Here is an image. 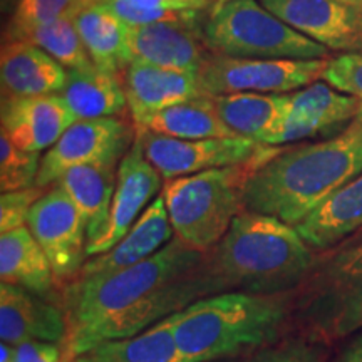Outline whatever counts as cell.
<instances>
[{
	"label": "cell",
	"mask_w": 362,
	"mask_h": 362,
	"mask_svg": "<svg viewBox=\"0 0 362 362\" xmlns=\"http://www.w3.org/2000/svg\"><path fill=\"white\" fill-rule=\"evenodd\" d=\"M66 336L64 310L45 297L16 287L0 285V339L11 346L42 341L61 344Z\"/></svg>",
	"instance_id": "cell-19"
},
{
	"label": "cell",
	"mask_w": 362,
	"mask_h": 362,
	"mask_svg": "<svg viewBox=\"0 0 362 362\" xmlns=\"http://www.w3.org/2000/svg\"><path fill=\"white\" fill-rule=\"evenodd\" d=\"M47 189L42 187H33L17 192L2 193L0 197V232L6 233L11 230L27 225V216Z\"/></svg>",
	"instance_id": "cell-34"
},
{
	"label": "cell",
	"mask_w": 362,
	"mask_h": 362,
	"mask_svg": "<svg viewBox=\"0 0 362 362\" xmlns=\"http://www.w3.org/2000/svg\"><path fill=\"white\" fill-rule=\"evenodd\" d=\"M117 166L119 165L112 163L74 166L54 183L64 189L83 216L88 232V247L98 242L106 232L116 188Z\"/></svg>",
	"instance_id": "cell-22"
},
{
	"label": "cell",
	"mask_w": 362,
	"mask_h": 362,
	"mask_svg": "<svg viewBox=\"0 0 362 362\" xmlns=\"http://www.w3.org/2000/svg\"><path fill=\"white\" fill-rule=\"evenodd\" d=\"M136 139V129L119 117L78 119L40 160L37 187H52L81 165H119Z\"/></svg>",
	"instance_id": "cell-9"
},
{
	"label": "cell",
	"mask_w": 362,
	"mask_h": 362,
	"mask_svg": "<svg viewBox=\"0 0 362 362\" xmlns=\"http://www.w3.org/2000/svg\"><path fill=\"white\" fill-rule=\"evenodd\" d=\"M2 96L59 94L67 81V69L37 45L7 39L0 52Z\"/></svg>",
	"instance_id": "cell-20"
},
{
	"label": "cell",
	"mask_w": 362,
	"mask_h": 362,
	"mask_svg": "<svg viewBox=\"0 0 362 362\" xmlns=\"http://www.w3.org/2000/svg\"><path fill=\"white\" fill-rule=\"evenodd\" d=\"M297 33L329 51L362 52V8L339 0H260Z\"/></svg>",
	"instance_id": "cell-13"
},
{
	"label": "cell",
	"mask_w": 362,
	"mask_h": 362,
	"mask_svg": "<svg viewBox=\"0 0 362 362\" xmlns=\"http://www.w3.org/2000/svg\"><path fill=\"white\" fill-rule=\"evenodd\" d=\"M0 280L40 297H49L56 277L47 255L25 226L0 235Z\"/></svg>",
	"instance_id": "cell-23"
},
{
	"label": "cell",
	"mask_w": 362,
	"mask_h": 362,
	"mask_svg": "<svg viewBox=\"0 0 362 362\" xmlns=\"http://www.w3.org/2000/svg\"><path fill=\"white\" fill-rule=\"evenodd\" d=\"M214 54L237 59H329V49L297 33L260 0H216L202 27Z\"/></svg>",
	"instance_id": "cell-7"
},
{
	"label": "cell",
	"mask_w": 362,
	"mask_h": 362,
	"mask_svg": "<svg viewBox=\"0 0 362 362\" xmlns=\"http://www.w3.org/2000/svg\"><path fill=\"white\" fill-rule=\"evenodd\" d=\"M297 232L312 250H329L362 228V173L334 192L298 223Z\"/></svg>",
	"instance_id": "cell-21"
},
{
	"label": "cell",
	"mask_w": 362,
	"mask_h": 362,
	"mask_svg": "<svg viewBox=\"0 0 362 362\" xmlns=\"http://www.w3.org/2000/svg\"><path fill=\"white\" fill-rule=\"evenodd\" d=\"M74 362H181L173 315L136 336L106 341L72 359Z\"/></svg>",
	"instance_id": "cell-28"
},
{
	"label": "cell",
	"mask_w": 362,
	"mask_h": 362,
	"mask_svg": "<svg viewBox=\"0 0 362 362\" xmlns=\"http://www.w3.org/2000/svg\"><path fill=\"white\" fill-rule=\"evenodd\" d=\"M362 112V101L327 83H317L285 94L284 123L274 146L292 144L319 134H339Z\"/></svg>",
	"instance_id": "cell-12"
},
{
	"label": "cell",
	"mask_w": 362,
	"mask_h": 362,
	"mask_svg": "<svg viewBox=\"0 0 362 362\" xmlns=\"http://www.w3.org/2000/svg\"><path fill=\"white\" fill-rule=\"evenodd\" d=\"M98 2L101 0H17L8 29L40 25L61 19L74 21L84 8Z\"/></svg>",
	"instance_id": "cell-31"
},
{
	"label": "cell",
	"mask_w": 362,
	"mask_h": 362,
	"mask_svg": "<svg viewBox=\"0 0 362 362\" xmlns=\"http://www.w3.org/2000/svg\"><path fill=\"white\" fill-rule=\"evenodd\" d=\"M327 344L314 341L298 334L297 337H285L265 347L248 362H325Z\"/></svg>",
	"instance_id": "cell-32"
},
{
	"label": "cell",
	"mask_w": 362,
	"mask_h": 362,
	"mask_svg": "<svg viewBox=\"0 0 362 362\" xmlns=\"http://www.w3.org/2000/svg\"><path fill=\"white\" fill-rule=\"evenodd\" d=\"M291 304V322L314 341L332 344L362 329V237L312 269Z\"/></svg>",
	"instance_id": "cell-6"
},
{
	"label": "cell",
	"mask_w": 362,
	"mask_h": 362,
	"mask_svg": "<svg viewBox=\"0 0 362 362\" xmlns=\"http://www.w3.org/2000/svg\"><path fill=\"white\" fill-rule=\"evenodd\" d=\"M27 228L51 262L56 284L69 285L88 260V232L64 189L52 185L35 202L27 216Z\"/></svg>",
	"instance_id": "cell-10"
},
{
	"label": "cell",
	"mask_w": 362,
	"mask_h": 362,
	"mask_svg": "<svg viewBox=\"0 0 362 362\" xmlns=\"http://www.w3.org/2000/svg\"><path fill=\"white\" fill-rule=\"evenodd\" d=\"M221 292L206 253L176 237L141 264L72 280L62 292V361L76 359L101 342L136 336L193 302Z\"/></svg>",
	"instance_id": "cell-1"
},
{
	"label": "cell",
	"mask_w": 362,
	"mask_h": 362,
	"mask_svg": "<svg viewBox=\"0 0 362 362\" xmlns=\"http://www.w3.org/2000/svg\"><path fill=\"white\" fill-rule=\"evenodd\" d=\"M2 133L25 151L52 148L76 116L59 94L2 96Z\"/></svg>",
	"instance_id": "cell-16"
},
{
	"label": "cell",
	"mask_w": 362,
	"mask_h": 362,
	"mask_svg": "<svg viewBox=\"0 0 362 362\" xmlns=\"http://www.w3.org/2000/svg\"><path fill=\"white\" fill-rule=\"evenodd\" d=\"M223 123L237 136L274 146L284 123L285 94L237 93L214 96Z\"/></svg>",
	"instance_id": "cell-25"
},
{
	"label": "cell",
	"mask_w": 362,
	"mask_h": 362,
	"mask_svg": "<svg viewBox=\"0 0 362 362\" xmlns=\"http://www.w3.org/2000/svg\"><path fill=\"white\" fill-rule=\"evenodd\" d=\"M322 79L341 93L362 101V52L341 54L329 59Z\"/></svg>",
	"instance_id": "cell-33"
},
{
	"label": "cell",
	"mask_w": 362,
	"mask_h": 362,
	"mask_svg": "<svg viewBox=\"0 0 362 362\" xmlns=\"http://www.w3.org/2000/svg\"><path fill=\"white\" fill-rule=\"evenodd\" d=\"M143 144L144 156L165 180L180 178L202 171L243 165L260 155L265 144L253 139L232 138L176 139L170 136L136 131Z\"/></svg>",
	"instance_id": "cell-11"
},
{
	"label": "cell",
	"mask_w": 362,
	"mask_h": 362,
	"mask_svg": "<svg viewBox=\"0 0 362 362\" xmlns=\"http://www.w3.org/2000/svg\"><path fill=\"white\" fill-rule=\"evenodd\" d=\"M13 347L12 362H62L61 344L29 341Z\"/></svg>",
	"instance_id": "cell-35"
},
{
	"label": "cell",
	"mask_w": 362,
	"mask_h": 362,
	"mask_svg": "<svg viewBox=\"0 0 362 362\" xmlns=\"http://www.w3.org/2000/svg\"><path fill=\"white\" fill-rule=\"evenodd\" d=\"M121 79H123L128 110L134 126L158 111L205 96L200 78L194 72L131 62Z\"/></svg>",
	"instance_id": "cell-18"
},
{
	"label": "cell",
	"mask_w": 362,
	"mask_h": 362,
	"mask_svg": "<svg viewBox=\"0 0 362 362\" xmlns=\"http://www.w3.org/2000/svg\"><path fill=\"white\" fill-rule=\"evenodd\" d=\"M138 8H166V11H203L208 0H126Z\"/></svg>",
	"instance_id": "cell-36"
},
{
	"label": "cell",
	"mask_w": 362,
	"mask_h": 362,
	"mask_svg": "<svg viewBox=\"0 0 362 362\" xmlns=\"http://www.w3.org/2000/svg\"><path fill=\"white\" fill-rule=\"evenodd\" d=\"M339 2L349 4V6H354V7L362 8V0H339Z\"/></svg>",
	"instance_id": "cell-38"
},
{
	"label": "cell",
	"mask_w": 362,
	"mask_h": 362,
	"mask_svg": "<svg viewBox=\"0 0 362 362\" xmlns=\"http://www.w3.org/2000/svg\"><path fill=\"white\" fill-rule=\"evenodd\" d=\"M39 153L25 151L0 134V188L2 193L37 187L40 168Z\"/></svg>",
	"instance_id": "cell-30"
},
{
	"label": "cell",
	"mask_w": 362,
	"mask_h": 362,
	"mask_svg": "<svg viewBox=\"0 0 362 362\" xmlns=\"http://www.w3.org/2000/svg\"><path fill=\"white\" fill-rule=\"evenodd\" d=\"M74 24L94 66L123 76L124 69L129 66L126 45L128 24L103 0L84 8L74 19Z\"/></svg>",
	"instance_id": "cell-26"
},
{
	"label": "cell",
	"mask_w": 362,
	"mask_h": 362,
	"mask_svg": "<svg viewBox=\"0 0 362 362\" xmlns=\"http://www.w3.org/2000/svg\"><path fill=\"white\" fill-rule=\"evenodd\" d=\"M62 362H74V361H62Z\"/></svg>",
	"instance_id": "cell-39"
},
{
	"label": "cell",
	"mask_w": 362,
	"mask_h": 362,
	"mask_svg": "<svg viewBox=\"0 0 362 362\" xmlns=\"http://www.w3.org/2000/svg\"><path fill=\"white\" fill-rule=\"evenodd\" d=\"M161 178L160 171L144 156L143 144L136 136L133 146L117 166L116 188L112 194L106 232L98 242L88 247V257L111 250L129 232L131 226L160 192Z\"/></svg>",
	"instance_id": "cell-14"
},
{
	"label": "cell",
	"mask_w": 362,
	"mask_h": 362,
	"mask_svg": "<svg viewBox=\"0 0 362 362\" xmlns=\"http://www.w3.org/2000/svg\"><path fill=\"white\" fill-rule=\"evenodd\" d=\"M59 96L64 99L76 119L117 117L128 110L121 76L98 66L67 71L66 86Z\"/></svg>",
	"instance_id": "cell-24"
},
{
	"label": "cell",
	"mask_w": 362,
	"mask_h": 362,
	"mask_svg": "<svg viewBox=\"0 0 362 362\" xmlns=\"http://www.w3.org/2000/svg\"><path fill=\"white\" fill-rule=\"evenodd\" d=\"M334 362H362V329L352 334L349 342L344 346L341 354Z\"/></svg>",
	"instance_id": "cell-37"
},
{
	"label": "cell",
	"mask_w": 362,
	"mask_h": 362,
	"mask_svg": "<svg viewBox=\"0 0 362 362\" xmlns=\"http://www.w3.org/2000/svg\"><path fill=\"white\" fill-rule=\"evenodd\" d=\"M275 148L265 146L260 155L243 165L166 180L161 197L175 237L202 253L218 245L233 220L245 210L243 192L252 170Z\"/></svg>",
	"instance_id": "cell-5"
},
{
	"label": "cell",
	"mask_w": 362,
	"mask_h": 362,
	"mask_svg": "<svg viewBox=\"0 0 362 362\" xmlns=\"http://www.w3.org/2000/svg\"><path fill=\"white\" fill-rule=\"evenodd\" d=\"M206 257L223 292L292 293L315 267L312 248L296 226L248 210Z\"/></svg>",
	"instance_id": "cell-4"
},
{
	"label": "cell",
	"mask_w": 362,
	"mask_h": 362,
	"mask_svg": "<svg viewBox=\"0 0 362 362\" xmlns=\"http://www.w3.org/2000/svg\"><path fill=\"white\" fill-rule=\"evenodd\" d=\"M136 131L170 136L176 139L232 138L237 136L221 119L216 111L214 96H200L189 101L175 104L166 110L148 116Z\"/></svg>",
	"instance_id": "cell-27"
},
{
	"label": "cell",
	"mask_w": 362,
	"mask_h": 362,
	"mask_svg": "<svg viewBox=\"0 0 362 362\" xmlns=\"http://www.w3.org/2000/svg\"><path fill=\"white\" fill-rule=\"evenodd\" d=\"M198 29V25L185 22L128 24L126 45L129 64L141 62L148 66L198 74L211 54Z\"/></svg>",
	"instance_id": "cell-15"
},
{
	"label": "cell",
	"mask_w": 362,
	"mask_h": 362,
	"mask_svg": "<svg viewBox=\"0 0 362 362\" xmlns=\"http://www.w3.org/2000/svg\"><path fill=\"white\" fill-rule=\"evenodd\" d=\"M329 59H237L210 54L198 72L208 96L288 94L322 79Z\"/></svg>",
	"instance_id": "cell-8"
},
{
	"label": "cell",
	"mask_w": 362,
	"mask_h": 362,
	"mask_svg": "<svg viewBox=\"0 0 362 362\" xmlns=\"http://www.w3.org/2000/svg\"><path fill=\"white\" fill-rule=\"evenodd\" d=\"M7 37L34 44L52 56L59 64L69 69H88L94 66L83 39L72 19H61L47 24L7 29Z\"/></svg>",
	"instance_id": "cell-29"
},
{
	"label": "cell",
	"mask_w": 362,
	"mask_h": 362,
	"mask_svg": "<svg viewBox=\"0 0 362 362\" xmlns=\"http://www.w3.org/2000/svg\"><path fill=\"white\" fill-rule=\"evenodd\" d=\"M291 293L221 292L173 314L181 362H215L279 342L291 324Z\"/></svg>",
	"instance_id": "cell-3"
},
{
	"label": "cell",
	"mask_w": 362,
	"mask_h": 362,
	"mask_svg": "<svg viewBox=\"0 0 362 362\" xmlns=\"http://www.w3.org/2000/svg\"><path fill=\"white\" fill-rule=\"evenodd\" d=\"M362 173V112L324 141L275 148L248 176L245 210L297 226L347 181Z\"/></svg>",
	"instance_id": "cell-2"
},
{
	"label": "cell",
	"mask_w": 362,
	"mask_h": 362,
	"mask_svg": "<svg viewBox=\"0 0 362 362\" xmlns=\"http://www.w3.org/2000/svg\"><path fill=\"white\" fill-rule=\"evenodd\" d=\"M173 238L175 230L171 226L165 200L160 194L149 203L141 216L131 226L129 232L111 250L88 257L76 279L115 274V272L141 264L160 252L163 247L168 245Z\"/></svg>",
	"instance_id": "cell-17"
}]
</instances>
